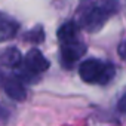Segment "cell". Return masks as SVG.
Masks as SVG:
<instances>
[{"instance_id": "cell-1", "label": "cell", "mask_w": 126, "mask_h": 126, "mask_svg": "<svg viewBox=\"0 0 126 126\" xmlns=\"http://www.w3.org/2000/svg\"><path fill=\"white\" fill-rule=\"evenodd\" d=\"M79 76L86 83L107 85L116 76V67L111 62H102L95 58L85 59L79 67Z\"/></svg>"}, {"instance_id": "cell-2", "label": "cell", "mask_w": 126, "mask_h": 126, "mask_svg": "<svg viewBox=\"0 0 126 126\" xmlns=\"http://www.w3.org/2000/svg\"><path fill=\"white\" fill-rule=\"evenodd\" d=\"M110 15H113V12L108 11L105 6H102L99 3V5L91 6L89 9H85L83 15L80 18V22H82V27L86 31L95 33V31H99L104 27V24L110 18Z\"/></svg>"}, {"instance_id": "cell-3", "label": "cell", "mask_w": 126, "mask_h": 126, "mask_svg": "<svg viewBox=\"0 0 126 126\" xmlns=\"http://www.w3.org/2000/svg\"><path fill=\"white\" fill-rule=\"evenodd\" d=\"M86 45L80 40L61 45V62L65 68H71L76 62L85 55Z\"/></svg>"}, {"instance_id": "cell-4", "label": "cell", "mask_w": 126, "mask_h": 126, "mask_svg": "<svg viewBox=\"0 0 126 126\" xmlns=\"http://www.w3.org/2000/svg\"><path fill=\"white\" fill-rule=\"evenodd\" d=\"M24 68L37 76L49 68V61L43 56V53L37 47H33L24 56Z\"/></svg>"}, {"instance_id": "cell-5", "label": "cell", "mask_w": 126, "mask_h": 126, "mask_svg": "<svg viewBox=\"0 0 126 126\" xmlns=\"http://www.w3.org/2000/svg\"><path fill=\"white\" fill-rule=\"evenodd\" d=\"M3 91L14 101H24L27 98V91L19 77L3 76Z\"/></svg>"}, {"instance_id": "cell-6", "label": "cell", "mask_w": 126, "mask_h": 126, "mask_svg": "<svg viewBox=\"0 0 126 126\" xmlns=\"http://www.w3.org/2000/svg\"><path fill=\"white\" fill-rule=\"evenodd\" d=\"M56 36H58V40L61 42V45L76 42V40H79L77 39V36H79V25L76 22H73V21H67V22H64L58 28Z\"/></svg>"}, {"instance_id": "cell-7", "label": "cell", "mask_w": 126, "mask_h": 126, "mask_svg": "<svg viewBox=\"0 0 126 126\" xmlns=\"http://www.w3.org/2000/svg\"><path fill=\"white\" fill-rule=\"evenodd\" d=\"M18 30H19V24L11 16H8L6 14H3L2 18H0V40L6 42V40L14 39Z\"/></svg>"}, {"instance_id": "cell-8", "label": "cell", "mask_w": 126, "mask_h": 126, "mask_svg": "<svg viewBox=\"0 0 126 126\" xmlns=\"http://www.w3.org/2000/svg\"><path fill=\"white\" fill-rule=\"evenodd\" d=\"M0 59H2V64H3L5 67H9V68L18 67L21 62L24 61L21 52H19L16 47H6V49L2 52Z\"/></svg>"}, {"instance_id": "cell-9", "label": "cell", "mask_w": 126, "mask_h": 126, "mask_svg": "<svg viewBox=\"0 0 126 126\" xmlns=\"http://www.w3.org/2000/svg\"><path fill=\"white\" fill-rule=\"evenodd\" d=\"M24 40L31 43V45H39L45 40V31H43V27L42 25H37L31 30H28L25 34H24Z\"/></svg>"}, {"instance_id": "cell-10", "label": "cell", "mask_w": 126, "mask_h": 126, "mask_svg": "<svg viewBox=\"0 0 126 126\" xmlns=\"http://www.w3.org/2000/svg\"><path fill=\"white\" fill-rule=\"evenodd\" d=\"M117 52H119V56L126 62V40H123L120 45H119V47H117Z\"/></svg>"}, {"instance_id": "cell-11", "label": "cell", "mask_w": 126, "mask_h": 126, "mask_svg": "<svg viewBox=\"0 0 126 126\" xmlns=\"http://www.w3.org/2000/svg\"><path fill=\"white\" fill-rule=\"evenodd\" d=\"M117 108H119V111L126 113V94L119 99V102H117Z\"/></svg>"}]
</instances>
